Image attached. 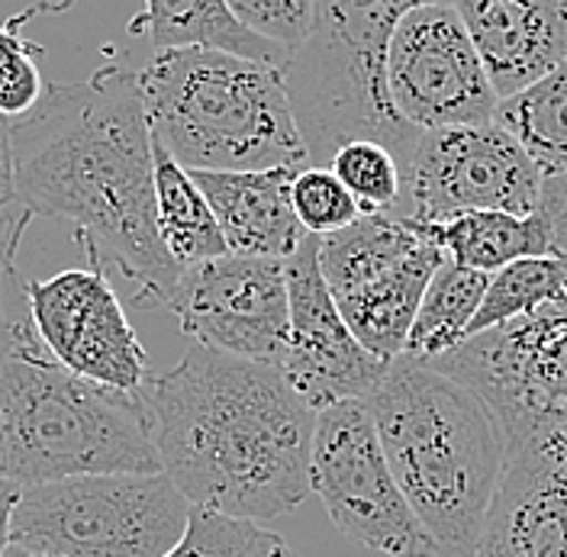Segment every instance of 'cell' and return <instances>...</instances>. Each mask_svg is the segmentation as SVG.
Segmentation results:
<instances>
[{"label":"cell","instance_id":"6da1fadb","mask_svg":"<svg viewBox=\"0 0 567 557\" xmlns=\"http://www.w3.org/2000/svg\"><path fill=\"white\" fill-rule=\"evenodd\" d=\"M13 194L30 216L74 223L91 268L133 283V307L172 303L181 268L155 226V152L140 71L106 65L74 84H49L10 120Z\"/></svg>","mask_w":567,"mask_h":557},{"label":"cell","instance_id":"7a4b0ae2","mask_svg":"<svg viewBox=\"0 0 567 557\" xmlns=\"http://www.w3.org/2000/svg\"><path fill=\"white\" fill-rule=\"evenodd\" d=\"M142 396L162 474L190 506L268 523L313 493L317 410L278 364L194 345Z\"/></svg>","mask_w":567,"mask_h":557},{"label":"cell","instance_id":"3957f363","mask_svg":"<svg viewBox=\"0 0 567 557\" xmlns=\"http://www.w3.org/2000/svg\"><path fill=\"white\" fill-rule=\"evenodd\" d=\"M393 481L439 557H474L503 474V435L484 400L439 368L396 354L364 400Z\"/></svg>","mask_w":567,"mask_h":557},{"label":"cell","instance_id":"277c9868","mask_svg":"<svg viewBox=\"0 0 567 557\" xmlns=\"http://www.w3.org/2000/svg\"><path fill=\"white\" fill-rule=\"evenodd\" d=\"M142 393L65 371L39 342L30 313L0 329V477L20 487L84 474H158Z\"/></svg>","mask_w":567,"mask_h":557},{"label":"cell","instance_id":"5b68a950","mask_svg":"<svg viewBox=\"0 0 567 557\" xmlns=\"http://www.w3.org/2000/svg\"><path fill=\"white\" fill-rule=\"evenodd\" d=\"M152 142L187 172L307 168L284 69L219 49H162L140 71Z\"/></svg>","mask_w":567,"mask_h":557},{"label":"cell","instance_id":"8992f818","mask_svg":"<svg viewBox=\"0 0 567 557\" xmlns=\"http://www.w3.org/2000/svg\"><path fill=\"white\" fill-rule=\"evenodd\" d=\"M313 30L284 65L287 97L303 136L310 165L354 140L381 142L393 152L400 175L420 130L403 123L388 94V42L396 23L425 3L452 0H313Z\"/></svg>","mask_w":567,"mask_h":557},{"label":"cell","instance_id":"52a82bcc","mask_svg":"<svg viewBox=\"0 0 567 557\" xmlns=\"http://www.w3.org/2000/svg\"><path fill=\"white\" fill-rule=\"evenodd\" d=\"M190 503L158 474H84L23 487L10 548L39 557H165Z\"/></svg>","mask_w":567,"mask_h":557},{"label":"cell","instance_id":"ba28073f","mask_svg":"<svg viewBox=\"0 0 567 557\" xmlns=\"http://www.w3.org/2000/svg\"><path fill=\"white\" fill-rule=\"evenodd\" d=\"M310 489L332 525L358 545L388 557H439L432 535L393 481L364 400H342L317 413Z\"/></svg>","mask_w":567,"mask_h":557},{"label":"cell","instance_id":"9c48e42d","mask_svg":"<svg viewBox=\"0 0 567 557\" xmlns=\"http://www.w3.org/2000/svg\"><path fill=\"white\" fill-rule=\"evenodd\" d=\"M542 180L526 148L496 123L429 130L413 145L393 213L420 223H445L474 209L532 216Z\"/></svg>","mask_w":567,"mask_h":557},{"label":"cell","instance_id":"30bf717a","mask_svg":"<svg viewBox=\"0 0 567 557\" xmlns=\"http://www.w3.org/2000/svg\"><path fill=\"white\" fill-rule=\"evenodd\" d=\"M445 368L487 403L506 442L567 419V297L464 339Z\"/></svg>","mask_w":567,"mask_h":557},{"label":"cell","instance_id":"8fae6325","mask_svg":"<svg viewBox=\"0 0 567 557\" xmlns=\"http://www.w3.org/2000/svg\"><path fill=\"white\" fill-rule=\"evenodd\" d=\"M384 74L396 116L420 133L494 123V84L452 3H425L396 23Z\"/></svg>","mask_w":567,"mask_h":557},{"label":"cell","instance_id":"7c38bea8","mask_svg":"<svg viewBox=\"0 0 567 557\" xmlns=\"http://www.w3.org/2000/svg\"><path fill=\"white\" fill-rule=\"evenodd\" d=\"M20 287L39 342L65 371L110 390L142 393L148 354L106 271L71 268Z\"/></svg>","mask_w":567,"mask_h":557},{"label":"cell","instance_id":"4fadbf2b","mask_svg":"<svg viewBox=\"0 0 567 557\" xmlns=\"http://www.w3.org/2000/svg\"><path fill=\"white\" fill-rule=\"evenodd\" d=\"M168 310L194 345L278 364L290 326L284 261L219 255L190 265L177 278Z\"/></svg>","mask_w":567,"mask_h":557},{"label":"cell","instance_id":"5bb4252c","mask_svg":"<svg viewBox=\"0 0 567 557\" xmlns=\"http://www.w3.org/2000/svg\"><path fill=\"white\" fill-rule=\"evenodd\" d=\"M284 271L290 326L278 368L287 383L317 413L342 400H368L388 364L354 339L339 313L319 271V236H307Z\"/></svg>","mask_w":567,"mask_h":557},{"label":"cell","instance_id":"9a60e30c","mask_svg":"<svg viewBox=\"0 0 567 557\" xmlns=\"http://www.w3.org/2000/svg\"><path fill=\"white\" fill-rule=\"evenodd\" d=\"M474 557H567V419L503 448V474Z\"/></svg>","mask_w":567,"mask_h":557},{"label":"cell","instance_id":"2e32d148","mask_svg":"<svg viewBox=\"0 0 567 557\" xmlns=\"http://www.w3.org/2000/svg\"><path fill=\"white\" fill-rule=\"evenodd\" d=\"M496 101L526 91L567 59V0H452Z\"/></svg>","mask_w":567,"mask_h":557},{"label":"cell","instance_id":"e0dca14e","mask_svg":"<svg viewBox=\"0 0 567 557\" xmlns=\"http://www.w3.org/2000/svg\"><path fill=\"white\" fill-rule=\"evenodd\" d=\"M297 172H190L223 229L229 255L287 261L310 236L290 207V180Z\"/></svg>","mask_w":567,"mask_h":557},{"label":"cell","instance_id":"ac0fdd59","mask_svg":"<svg viewBox=\"0 0 567 557\" xmlns=\"http://www.w3.org/2000/svg\"><path fill=\"white\" fill-rule=\"evenodd\" d=\"M442 265H445L442 248L429 243L388 275L336 297V307L346 326L378 361L388 364L396 354H403L425 287Z\"/></svg>","mask_w":567,"mask_h":557},{"label":"cell","instance_id":"d6986e66","mask_svg":"<svg viewBox=\"0 0 567 557\" xmlns=\"http://www.w3.org/2000/svg\"><path fill=\"white\" fill-rule=\"evenodd\" d=\"M425 223L403 213L358 216L352 226L319 239V271L332 297L381 278L429 245ZM435 245V243H432Z\"/></svg>","mask_w":567,"mask_h":557},{"label":"cell","instance_id":"ffe728a7","mask_svg":"<svg viewBox=\"0 0 567 557\" xmlns=\"http://www.w3.org/2000/svg\"><path fill=\"white\" fill-rule=\"evenodd\" d=\"M140 17L126 23L130 35H145L158 49H219L243 59L268 62L284 69L290 62V49L275 45L261 35L248 33L229 13L226 0H142Z\"/></svg>","mask_w":567,"mask_h":557},{"label":"cell","instance_id":"44dd1931","mask_svg":"<svg viewBox=\"0 0 567 557\" xmlns=\"http://www.w3.org/2000/svg\"><path fill=\"white\" fill-rule=\"evenodd\" d=\"M425 233L442 248L445 261L481 275H496L519 258L551 255V233L542 213L516 216L499 209H474L445 223H425Z\"/></svg>","mask_w":567,"mask_h":557},{"label":"cell","instance_id":"7402d4cb","mask_svg":"<svg viewBox=\"0 0 567 557\" xmlns=\"http://www.w3.org/2000/svg\"><path fill=\"white\" fill-rule=\"evenodd\" d=\"M152 152H155V226L172 261L184 271L190 265L229 255L223 229L190 172L181 168L155 142Z\"/></svg>","mask_w":567,"mask_h":557},{"label":"cell","instance_id":"603a6c76","mask_svg":"<svg viewBox=\"0 0 567 557\" xmlns=\"http://www.w3.org/2000/svg\"><path fill=\"white\" fill-rule=\"evenodd\" d=\"M494 123L526 148L542 177L567 175V59L526 91L499 101Z\"/></svg>","mask_w":567,"mask_h":557},{"label":"cell","instance_id":"cb8c5ba5","mask_svg":"<svg viewBox=\"0 0 567 557\" xmlns=\"http://www.w3.org/2000/svg\"><path fill=\"white\" fill-rule=\"evenodd\" d=\"M491 275L445 261L425 287L416 319L410 326L403 354L416 361H435L467 339V326L477 313Z\"/></svg>","mask_w":567,"mask_h":557},{"label":"cell","instance_id":"d4e9b609","mask_svg":"<svg viewBox=\"0 0 567 557\" xmlns=\"http://www.w3.org/2000/svg\"><path fill=\"white\" fill-rule=\"evenodd\" d=\"M567 297V261L558 255H535L519 258L506 268H499L487 280L484 300L467 326V339L481 336L487 329L506 326L513 319L538 313L548 303H558Z\"/></svg>","mask_w":567,"mask_h":557},{"label":"cell","instance_id":"484cf974","mask_svg":"<svg viewBox=\"0 0 567 557\" xmlns=\"http://www.w3.org/2000/svg\"><path fill=\"white\" fill-rule=\"evenodd\" d=\"M3 557H39L20 548H7ZM165 557H293V548L278 532H268L261 523L229 519L210 509L190 506V523L175 551Z\"/></svg>","mask_w":567,"mask_h":557},{"label":"cell","instance_id":"4316f807","mask_svg":"<svg viewBox=\"0 0 567 557\" xmlns=\"http://www.w3.org/2000/svg\"><path fill=\"white\" fill-rule=\"evenodd\" d=\"M332 175L346 184V190L361 207V216L390 213L400 207L403 197V175L393 158V152L381 142L354 140L346 142L326 165Z\"/></svg>","mask_w":567,"mask_h":557},{"label":"cell","instance_id":"83f0119b","mask_svg":"<svg viewBox=\"0 0 567 557\" xmlns=\"http://www.w3.org/2000/svg\"><path fill=\"white\" fill-rule=\"evenodd\" d=\"M35 10H20L0 27V116L3 120L27 116L49 87L35 65V55L42 49L20 35V27L33 17Z\"/></svg>","mask_w":567,"mask_h":557},{"label":"cell","instance_id":"f1b7e54d","mask_svg":"<svg viewBox=\"0 0 567 557\" xmlns=\"http://www.w3.org/2000/svg\"><path fill=\"white\" fill-rule=\"evenodd\" d=\"M290 207L310 236H332L352 226L361 207L346 190V184L322 165H307L290 180Z\"/></svg>","mask_w":567,"mask_h":557},{"label":"cell","instance_id":"f546056e","mask_svg":"<svg viewBox=\"0 0 567 557\" xmlns=\"http://www.w3.org/2000/svg\"><path fill=\"white\" fill-rule=\"evenodd\" d=\"M229 13L248 33L261 35L284 49H300L313 30V0H226Z\"/></svg>","mask_w":567,"mask_h":557},{"label":"cell","instance_id":"4dcf8cb0","mask_svg":"<svg viewBox=\"0 0 567 557\" xmlns=\"http://www.w3.org/2000/svg\"><path fill=\"white\" fill-rule=\"evenodd\" d=\"M538 213H542V219L548 223V233H551V255L567 261V175L542 180Z\"/></svg>","mask_w":567,"mask_h":557},{"label":"cell","instance_id":"1f68e13d","mask_svg":"<svg viewBox=\"0 0 567 557\" xmlns=\"http://www.w3.org/2000/svg\"><path fill=\"white\" fill-rule=\"evenodd\" d=\"M30 213L23 207H17L7 219H0V329L7 319V303H3V280L10 275H17V248L23 239V229L30 226Z\"/></svg>","mask_w":567,"mask_h":557},{"label":"cell","instance_id":"d6a6232c","mask_svg":"<svg viewBox=\"0 0 567 557\" xmlns=\"http://www.w3.org/2000/svg\"><path fill=\"white\" fill-rule=\"evenodd\" d=\"M17 204L13 194V148H10V120L0 116V219H7Z\"/></svg>","mask_w":567,"mask_h":557},{"label":"cell","instance_id":"836d02e7","mask_svg":"<svg viewBox=\"0 0 567 557\" xmlns=\"http://www.w3.org/2000/svg\"><path fill=\"white\" fill-rule=\"evenodd\" d=\"M20 493H23V487L17 481L0 477V557L10 548V523H13V509L20 503Z\"/></svg>","mask_w":567,"mask_h":557}]
</instances>
